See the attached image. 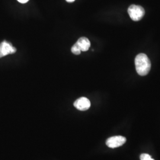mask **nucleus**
<instances>
[{
  "instance_id": "7",
  "label": "nucleus",
  "mask_w": 160,
  "mask_h": 160,
  "mask_svg": "<svg viewBox=\"0 0 160 160\" xmlns=\"http://www.w3.org/2000/svg\"><path fill=\"white\" fill-rule=\"evenodd\" d=\"M71 52L72 53H74V55H78L81 53V51H80V49L78 48V47L77 46V45L75 43L74 45L73 46H72L71 48Z\"/></svg>"
},
{
  "instance_id": "4",
  "label": "nucleus",
  "mask_w": 160,
  "mask_h": 160,
  "mask_svg": "<svg viewBox=\"0 0 160 160\" xmlns=\"http://www.w3.org/2000/svg\"><path fill=\"white\" fill-rule=\"evenodd\" d=\"M126 138L122 136H114L109 138L106 141L107 146L111 148L119 147L126 142Z\"/></svg>"
},
{
  "instance_id": "8",
  "label": "nucleus",
  "mask_w": 160,
  "mask_h": 160,
  "mask_svg": "<svg viewBox=\"0 0 160 160\" xmlns=\"http://www.w3.org/2000/svg\"><path fill=\"white\" fill-rule=\"evenodd\" d=\"M140 159L141 160H154L148 154H142L140 155Z\"/></svg>"
},
{
  "instance_id": "1",
  "label": "nucleus",
  "mask_w": 160,
  "mask_h": 160,
  "mask_svg": "<svg viewBox=\"0 0 160 160\" xmlns=\"http://www.w3.org/2000/svg\"><path fill=\"white\" fill-rule=\"evenodd\" d=\"M135 63L138 74L145 76L148 74L151 67V63L147 55L144 53L138 54L135 58Z\"/></svg>"
},
{
  "instance_id": "10",
  "label": "nucleus",
  "mask_w": 160,
  "mask_h": 160,
  "mask_svg": "<svg viewBox=\"0 0 160 160\" xmlns=\"http://www.w3.org/2000/svg\"><path fill=\"white\" fill-rule=\"evenodd\" d=\"M66 1L68 2H72L75 1V0H66Z\"/></svg>"
},
{
  "instance_id": "3",
  "label": "nucleus",
  "mask_w": 160,
  "mask_h": 160,
  "mask_svg": "<svg viewBox=\"0 0 160 160\" xmlns=\"http://www.w3.org/2000/svg\"><path fill=\"white\" fill-rule=\"evenodd\" d=\"M17 49L7 41H3L0 43V58L4 57L9 54L16 53Z\"/></svg>"
},
{
  "instance_id": "9",
  "label": "nucleus",
  "mask_w": 160,
  "mask_h": 160,
  "mask_svg": "<svg viewBox=\"0 0 160 160\" xmlns=\"http://www.w3.org/2000/svg\"><path fill=\"white\" fill-rule=\"evenodd\" d=\"M20 3H22V4H24V3H26L29 1V0H17Z\"/></svg>"
},
{
  "instance_id": "6",
  "label": "nucleus",
  "mask_w": 160,
  "mask_h": 160,
  "mask_svg": "<svg viewBox=\"0 0 160 160\" xmlns=\"http://www.w3.org/2000/svg\"><path fill=\"white\" fill-rule=\"evenodd\" d=\"M75 44L78 47V48L81 52L87 51L91 45L90 40L86 37L80 38V39L75 43Z\"/></svg>"
},
{
  "instance_id": "2",
  "label": "nucleus",
  "mask_w": 160,
  "mask_h": 160,
  "mask_svg": "<svg viewBox=\"0 0 160 160\" xmlns=\"http://www.w3.org/2000/svg\"><path fill=\"white\" fill-rule=\"evenodd\" d=\"M128 14L132 20L138 22L141 20L145 15V10L141 6L131 5L128 8Z\"/></svg>"
},
{
  "instance_id": "5",
  "label": "nucleus",
  "mask_w": 160,
  "mask_h": 160,
  "mask_svg": "<svg viewBox=\"0 0 160 160\" xmlns=\"http://www.w3.org/2000/svg\"><path fill=\"white\" fill-rule=\"evenodd\" d=\"M74 106L76 109L81 111H86L90 108V101L86 97H81L77 99L74 103Z\"/></svg>"
}]
</instances>
